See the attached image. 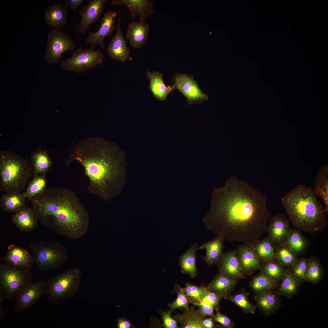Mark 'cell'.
I'll use <instances>...</instances> for the list:
<instances>
[{
	"label": "cell",
	"mask_w": 328,
	"mask_h": 328,
	"mask_svg": "<svg viewBox=\"0 0 328 328\" xmlns=\"http://www.w3.org/2000/svg\"><path fill=\"white\" fill-rule=\"evenodd\" d=\"M314 184V191L318 197L321 199L325 205L326 213L328 211V167L326 164L318 171Z\"/></svg>",
	"instance_id": "obj_29"
},
{
	"label": "cell",
	"mask_w": 328,
	"mask_h": 328,
	"mask_svg": "<svg viewBox=\"0 0 328 328\" xmlns=\"http://www.w3.org/2000/svg\"><path fill=\"white\" fill-rule=\"evenodd\" d=\"M257 294V304L264 313L271 314L278 307L279 302L278 297L271 290Z\"/></svg>",
	"instance_id": "obj_33"
},
{
	"label": "cell",
	"mask_w": 328,
	"mask_h": 328,
	"mask_svg": "<svg viewBox=\"0 0 328 328\" xmlns=\"http://www.w3.org/2000/svg\"><path fill=\"white\" fill-rule=\"evenodd\" d=\"M82 275L80 268L73 267L46 281L44 295L49 302L55 304L74 296L80 287Z\"/></svg>",
	"instance_id": "obj_7"
},
{
	"label": "cell",
	"mask_w": 328,
	"mask_h": 328,
	"mask_svg": "<svg viewBox=\"0 0 328 328\" xmlns=\"http://www.w3.org/2000/svg\"><path fill=\"white\" fill-rule=\"evenodd\" d=\"M2 303H0V322H2L3 320L5 314L7 312L6 309H4L2 306Z\"/></svg>",
	"instance_id": "obj_52"
},
{
	"label": "cell",
	"mask_w": 328,
	"mask_h": 328,
	"mask_svg": "<svg viewBox=\"0 0 328 328\" xmlns=\"http://www.w3.org/2000/svg\"><path fill=\"white\" fill-rule=\"evenodd\" d=\"M76 44L66 33L60 28L53 29L49 33L45 54L47 62L54 64L61 61L62 54L74 50Z\"/></svg>",
	"instance_id": "obj_10"
},
{
	"label": "cell",
	"mask_w": 328,
	"mask_h": 328,
	"mask_svg": "<svg viewBox=\"0 0 328 328\" xmlns=\"http://www.w3.org/2000/svg\"><path fill=\"white\" fill-rule=\"evenodd\" d=\"M25 192L20 193H4L0 197V205L5 211L15 213L26 206Z\"/></svg>",
	"instance_id": "obj_26"
},
{
	"label": "cell",
	"mask_w": 328,
	"mask_h": 328,
	"mask_svg": "<svg viewBox=\"0 0 328 328\" xmlns=\"http://www.w3.org/2000/svg\"><path fill=\"white\" fill-rule=\"evenodd\" d=\"M175 290L177 293L176 299L174 301L168 303V305L173 311L180 308L184 310L188 309L190 308L189 302L187 295L183 292L182 288L179 285L175 284Z\"/></svg>",
	"instance_id": "obj_44"
},
{
	"label": "cell",
	"mask_w": 328,
	"mask_h": 328,
	"mask_svg": "<svg viewBox=\"0 0 328 328\" xmlns=\"http://www.w3.org/2000/svg\"><path fill=\"white\" fill-rule=\"evenodd\" d=\"M198 243L193 244L187 251L179 257V266L181 272L192 278L197 275L196 261Z\"/></svg>",
	"instance_id": "obj_30"
},
{
	"label": "cell",
	"mask_w": 328,
	"mask_h": 328,
	"mask_svg": "<svg viewBox=\"0 0 328 328\" xmlns=\"http://www.w3.org/2000/svg\"><path fill=\"white\" fill-rule=\"evenodd\" d=\"M192 304L199 307L198 311L200 316L202 318L211 316L214 314V307L212 304L204 302L193 303Z\"/></svg>",
	"instance_id": "obj_48"
},
{
	"label": "cell",
	"mask_w": 328,
	"mask_h": 328,
	"mask_svg": "<svg viewBox=\"0 0 328 328\" xmlns=\"http://www.w3.org/2000/svg\"><path fill=\"white\" fill-rule=\"evenodd\" d=\"M308 266L305 281L314 284L319 283L323 275L322 266L317 258L311 257L307 259Z\"/></svg>",
	"instance_id": "obj_37"
},
{
	"label": "cell",
	"mask_w": 328,
	"mask_h": 328,
	"mask_svg": "<svg viewBox=\"0 0 328 328\" xmlns=\"http://www.w3.org/2000/svg\"><path fill=\"white\" fill-rule=\"evenodd\" d=\"M146 75L150 80L148 88L153 96L158 100H166L168 95L176 89L174 85L172 87L165 85L162 79L163 74L155 70L152 72L148 71Z\"/></svg>",
	"instance_id": "obj_25"
},
{
	"label": "cell",
	"mask_w": 328,
	"mask_h": 328,
	"mask_svg": "<svg viewBox=\"0 0 328 328\" xmlns=\"http://www.w3.org/2000/svg\"><path fill=\"white\" fill-rule=\"evenodd\" d=\"M237 280L230 279L218 273L208 285L207 289L225 298L230 295L237 283Z\"/></svg>",
	"instance_id": "obj_27"
},
{
	"label": "cell",
	"mask_w": 328,
	"mask_h": 328,
	"mask_svg": "<svg viewBox=\"0 0 328 328\" xmlns=\"http://www.w3.org/2000/svg\"><path fill=\"white\" fill-rule=\"evenodd\" d=\"M46 281L32 282L21 291L15 298L14 311L19 314L31 309L40 298L45 295Z\"/></svg>",
	"instance_id": "obj_11"
},
{
	"label": "cell",
	"mask_w": 328,
	"mask_h": 328,
	"mask_svg": "<svg viewBox=\"0 0 328 328\" xmlns=\"http://www.w3.org/2000/svg\"><path fill=\"white\" fill-rule=\"evenodd\" d=\"M31 159L34 176L39 174H45L53 165V162L49 156L48 151L42 150L40 147L32 153Z\"/></svg>",
	"instance_id": "obj_28"
},
{
	"label": "cell",
	"mask_w": 328,
	"mask_h": 328,
	"mask_svg": "<svg viewBox=\"0 0 328 328\" xmlns=\"http://www.w3.org/2000/svg\"><path fill=\"white\" fill-rule=\"evenodd\" d=\"M6 255L0 260L15 266L32 269L34 264L32 255L25 248L13 244L7 247Z\"/></svg>",
	"instance_id": "obj_20"
},
{
	"label": "cell",
	"mask_w": 328,
	"mask_h": 328,
	"mask_svg": "<svg viewBox=\"0 0 328 328\" xmlns=\"http://www.w3.org/2000/svg\"><path fill=\"white\" fill-rule=\"evenodd\" d=\"M236 253L244 274L251 275L260 268L261 261L254 251L252 245L246 244L240 245Z\"/></svg>",
	"instance_id": "obj_19"
},
{
	"label": "cell",
	"mask_w": 328,
	"mask_h": 328,
	"mask_svg": "<svg viewBox=\"0 0 328 328\" xmlns=\"http://www.w3.org/2000/svg\"><path fill=\"white\" fill-rule=\"evenodd\" d=\"M276 259L285 268H290L297 260L296 255L285 244L277 247Z\"/></svg>",
	"instance_id": "obj_40"
},
{
	"label": "cell",
	"mask_w": 328,
	"mask_h": 328,
	"mask_svg": "<svg viewBox=\"0 0 328 328\" xmlns=\"http://www.w3.org/2000/svg\"><path fill=\"white\" fill-rule=\"evenodd\" d=\"M252 246L255 254L263 262L276 259L274 247L267 237L258 240Z\"/></svg>",
	"instance_id": "obj_34"
},
{
	"label": "cell",
	"mask_w": 328,
	"mask_h": 328,
	"mask_svg": "<svg viewBox=\"0 0 328 328\" xmlns=\"http://www.w3.org/2000/svg\"><path fill=\"white\" fill-rule=\"evenodd\" d=\"M11 220L19 229L27 232L35 229L38 225V219L32 209L25 206L12 216Z\"/></svg>",
	"instance_id": "obj_23"
},
{
	"label": "cell",
	"mask_w": 328,
	"mask_h": 328,
	"mask_svg": "<svg viewBox=\"0 0 328 328\" xmlns=\"http://www.w3.org/2000/svg\"><path fill=\"white\" fill-rule=\"evenodd\" d=\"M173 311L170 310L167 311H161L160 313L163 322L162 326L165 328H178L177 323L175 319L171 316Z\"/></svg>",
	"instance_id": "obj_46"
},
{
	"label": "cell",
	"mask_w": 328,
	"mask_h": 328,
	"mask_svg": "<svg viewBox=\"0 0 328 328\" xmlns=\"http://www.w3.org/2000/svg\"><path fill=\"white\" fill-rule=\"evenodd\" d=\"M31 269L3 261L0 264V303L12 301L23 289L33 282Z\"/></svg>",
	"instance_id": "obj_6"
},
{
	"label": "cell",
	"mask_w": 328,
	"mask_h": 328,
	"mask_svg": "<svg viewBox=\"0 0 328 328\" xmlns=\"http://www.w3.org/2000/svg\"><path fill=\"white\" fill-rule=\"evenodd\" d=\"M107 0H90L80 10L79 14L80 21L75 30L79 34H84L90 25L99 19Z\"/></svg>",
	"instance_id": "obj_14"
},
{
	"label": "cell",
	"mask_w": 328,
	"mask_h": 328,
	"mask_svg": "<svg viewBox=\"0 0 328 328\" xmlns=\"http://www.w3.org/2000/svg\"><path fill=\"white\" fill-rule=\"evenodd\" d=\"M76 161L88 178L90 193L105 201L120 193L125 183V161L118 146L101 138H87L75 146L66 163Z\"/></svg>",
	"instance_id": "obj_2"
},
{
	"label": "cell",
	"mask_w": 328,
	"mask_h": 328,
	"mask_svg": "<svg viewBox=\"0 0 328 328\" xmlns=\"http://www.w3.org/2000/svg\"><path fill=\"white\" fill-rule=\"evenodd\" d=\"M277 285V283L260 274L254 277L250 286L254 292L258 293L272 290L276 287Z\"/></svg>",
	"instance_id": "obj_38"
},
{
	"label": "cell",
	"mask_w": 328,
	"mask_h": 328,
	"mask_svg": "<svg viewBox=\"0 0 328 328\" xmlns=\"http://www.w3.org/2000/svg\"><path fill=\"white\" fill-rule=\"evenodd\" d=\"M32 175L31 164L26 159L13 152H1L0 192L21 193L27 186L28 182Z\"/></svg>",
	"instance_id": "obj_5"
},
{
	"label": "cell",
	"mask_w": 328,
	"mask_h": 328,
	"mask_svg": "<svg viewBox=\"0 0 328 328\" xmlns=\"http://www.w3.org/2000/svg\"><path fill=\"white\" fill-rule=\"evenodd\" d=\"M29 200L38 220L55 233L75 240L87 231L89 214L70 189L50 187Z\"/></svg>",
	"instance_id": "obj_3"
},
{
	"label": "cell",
	"mask_w": 328,
	"mask_h": 328,
	"mask_svg": "<svg viewBox=\"0 0 328 328\" xmlns=\"http://www.w3.org/2000/svg\"><path fill=\"white\" fill-rule=\"evenodd\" d=\"M225 298L241 307L244 313L254 314L255 312V306L250 302L244 292L234 295H230Z\"/></svg>",
	"instance_id": "obj_41"
},
{
	"label": "cell",
	"mask_w": 328,
	"mask_h": 328,
	"mask_svg": "<svg viewBox=\"0 0 328 328\" xmlns=\"http://www.w3.org/2000/svg\"><path fill=\"white\" fill-rule=\"evenodd\" d=\"M211 199L203 222L217 236L253 245L266 230L271 218L266 197L236 176L229 178L223 187L215 186Z\"/></svg>",
	"instance_id": "obj_1"
},
{
	"label": "cell",
	"mask_w": 328,
	"mask_h": 328,
	"mask_svg": "<svg viewBox=\"0 0 328 328\" xmlns=\"http://www.w3.org/2000/svg\"><path fill=\"white\" fill-rule=\"evenodd\" d=\"M149 30V24L144 21L132 22L128 24L126 36L133 48L139 49L145 44Z\"/></svg>",
	"instance_id": "obj_22"
},
{
	"label": "cell",
	"mask_w": 328,
	"mask_h": 328,
	"mask_svg": "<svg viewBox=\"0 0 328 328\" xmlns=\"http://www.w3.org/2000/svg\"><path fill=\"white\" fill-rule=\"evenodd\" d=\"M285 243L296 255L304 253L307 248L308 243L297 230H292Z\"/></svg>",
	"instance_id": "obj_35"
},
{
	"label": "cell",
	"mask_w": 328,
	"mask_h": 328,
	"mask_svg": "<svg viewBox=\"0 0 328 328\" xmlns=\"http://www.w3.org/2000/svg\"><path fill=\"white\" fill-rule=\"evenodd\" d=\"M218 265L219 273L228 278L237 281L246 278L240 266L235 251L223 253Z\"/></svg>",
	"instance_id": "obj_18"
},
{
	"label": "cell",
	"mask_w": 328,
	"mask_h": 328,
	"mask_svg": "<svg viewBox=\"0 0 328 328\" xmlns=\"http://www.w3.org/2000/svg\"><path fill=\"white\" fill-rule=\"evenodd\" d=\"M260 269L261 274L277 283L282 281L288 272L285 268L277 259L263 262Z\"/></svg>",
	"instance_id": "obj_32"
},
{
	"label": "cell",
	"mask_w": 328,
	"mask_h": 328,
	"mask_svg": "<svg viewBox=\"0 0 328 328\" xmlns=\"http://www.w3.org/2000/svg\"><path fill=\"white\" fill-rule=\"evenodd\" d=\"M47 180L45 174L35 176L28 184L25 192L29 200L42 193L46 189Z\"/></svg>",
	"instance_id": "obj_39"
},
{
	"label": "cell",
	"mask_w": 328,
	"mask_h": 328,
	"mask_svg": "<svg viewBox=\"0 0 328 328\" xmlns=\"http://www.w3.org/2000/svg\"><path fill=\"white\" fill-rule=\"evenodd\" d=\"M282 201L289 220L298 229L314 233L325 228L326 210L311 187L299 185L284 196Z\"/></svg>",
	"instance_id": "obj_4"
},
{
	"label": "cell",
	"mask_w": 328,
	"mask_h": 328,
	"mask_svg": "<svg viewBox=\"0 0 328 328\" xmlns=\"http://www.w3.org/2000/svg\"><path fill=\"white\" fill-rule=\"evenodd\" d=\"M68 9L59 2H54L44 12V20L49 27L55 29L67 24Z\"/></svg>",
	"instance_id": "obj_21"
},
{
	"label": "cell",
	"mask_w": 328,
	"mask_h": 328,
	"mask_svg": "<svg viewBox=\"0 0 328 328\" xmlns=\"http://www.w3.org/2000/svg\"><path fill=\"white\" fill-rule=\"evenodd\" d=\"M172 81L176 89H177L187 99L189 104H200L208 100V96L199 88L197 81L192 76L175 73Z\"/></svg>",
	"instance_id": "obj_12"
},
{
	"label": "cell",
	"mask_w": 328,
	"mask_h": 328,
	"mask_svg": "<svg viewBox=\"0 0 328 328\" xmlns=\"http://www.w3.org/2000/svg\"><path fill=\"white\" fill-rule=\"evenodd\" d=\"M202 317L193 306L182 313L175 315L173 318L183 328H205L200 322Z\"/></svg>",
	"instance_id": "obj_31"
},
{
	"label": "cell",
	"mask_w": 328,
	"mask_h": 328,
	"mask_svg": "<svg viewBox=\"0 0 328 328\" xmlns=\"http://www.w3.org/2000/svg\"><path fill=\"white\" fill-rule=\"evenodd\" d=\"M216 313L213 314L211 317L214 321L220 323L224 327L231 328L234 327V324L232 320L226 315L221 313L218 308L215 307Z\"/></svg>",
	"instance_id": "obj_45"
},
{
	"label": "cell",
	"mask_w": 328,
	"mask_h": 328,
	"mask_svg": "<svg viewBox=\"0 0 328 328\" xmlns=\"http://www.w3.org/2000/svg\"><path fill=\"white\" fill-rule=\"evenodd\" d=\"M84 0H65L64 2L66 6L70 10L76 11Z\"/></svg>",
	"instance_id": "obj_49"
},
{
	"label": "cell",
	"mask_w": 328,
	"mask_h": 328,
	"mask_svg": "<svg viewBox=\"0 0 328 328\" xmlns=\"http://www.w3.org/2000/svg\"><path fill=\"white\" fill-rule=\"evenodd\" d=\"M182 289L183 292L187 295L189 302L192 303L200 302L207 290V288L189 283L186 284V286Z\"/></svg>",
	"instance_id": "obj_42"
},
{
	"label": "cell",
	"mask_w": 328,
	"mask_h": 328,
	"mask_svg": "<svg viewBox=\"0 0 328 328\" xmlns=\"http://www.w3.org/2000/svg\"><path fill=\"white\" fill-rule=\"evenodd\" d=\"M121 16L120 15L118 23L115 26L116 33L108 45L107 50L111 59L125 62L127 60H132L133 58L130 56L131 52L121 29Z\"/></svg>",
	"instance_id": "obj_16"
},
{
	"label": "cell",
	"mask_w": 328,
	"mask_h": 328,
	"mask_svg": "<svg viewBox=\"0 0 328 328\" xmlns=\"http://www.w3.org/2000/svg\"><path fill=\"white\" fill-rule=\"evenodd\" d=\"M117 327L118 328H132L134 327L129 319L124 317L118 318L117 321Z\"/></svg>",
	"instance_id": "obj_50"
},
{
	"label": "cell",
	"mask_w": 328,
	"mask_h": 328,
	"mask_svg": "<svg viewBox=\"0 0 328 328\" xmlns=\"http://www.w3.org/2000/svg\"><path fill=\"white\" fill-rule=\"evenodd\" d=\"M34 259V264L42 272L58 269L67 261L66 248L59 243L48 240H39L30 244Z\"/></svg>",
	"instance_id": "obj_8"
},
{
	"label": "cell",
	"mask_w": 328,
	"mask_h": 328,
	"mask_svg": "<svg viewBox=\"0 0 328 328\" xmlns=\"http://www.w3.org/2000/svg\"><path fill=\"white\" fill-rule=\"evenodd\" d=\"M200 322L205 328H214V324L212 317L204 318L201 317Z\"/></svg>",
	"instance_id": "obj_51"
},
{
	"label": "cell",
	"mask_w": 328,
	"mask_h": 328,
	"mask_svg": "<svg viewBox=\"0 0 328 328\" xmlns=\"http://www.w3.org/2000/svg\"><path fill=\"white\" fill-rule=\"evenodd\" d=\"M282 281L278 290L279 294L289 298L298 293L300 282L290 273L285 274Z\"/></svg>",
	"instance_id": "obj_36"
},
{
	"label": "cell",
	"mask_w": 328,
	"mask_h": 328,
	"mask_svg": "<svg viewBox=\"0 0 328 328\" xmlns=\"http://www.w3.org/2000/svg\"><path fill=\"white\" fill-rule=\"evenodd\" d=\"M104 54L100 50H95L90 46L88 49L77 48L71 56L61 62L62 69L68 72L81 73L93 69L102 64Z\"/></svg>",
	"instance_id": "obj_9"
},
{
	"label": "cell",
	"mask_w": 328,
	"mask_h": 328,
	"mask_svg": "<svg viewBox=\"0 0 328 328\" xmlns=\"http://www.w3.org/2000/svg\"><path fill=\"white\" fill-rule=\"evenodd\" d=\"M270 220L266 228L267 237L274 246L277 247L285 243L292 230L290 220L283 214L277 215Z\"/></svg>",
	"instance_id": "obj_13"
},
{
	"label": "cell",
	"mask_w": 328,
	"mask_h": 328,
	"mask_svg": "<svg viewBox=\"0 0 328 328\" xmlns=\"http://www.w3.org/2000/svg\"><path fill=\"white\" fill-rule=\"evenodd\" d=\"M112 4L123 5L128 9L132 19L138 16L140 21H144L155 12L153 2L151 0H113Z\"/></svg>",
	"instance_id": "obj_17"
},
{
	"label": "cell",
	"mask_w": 328,
	"mask_h": 328,
	"mask_svg": "<svg viewBox=\"0 0 328 328\" xmlns=\"http://www.w3.org/2000/svg\"><path fill=\"white\" fill-rule=\"evenodd\" d=\"M308 266L307 259L304 258L297 260L289 268L290 273L300 282L305 281Z\"/></svg>",
	"instance_id": "obj_43"
},
{
	"label": "cell",
	"mask_w": 328,
	"mask_h": 328,
	"mask_svg": "<svg viewBox=\"0 0 328 328\" xmlns=\"http://www.w3.org/2000/svg\"><path fill=\"white\" fill-rule=\"evenodd\" d=\"M221 297L220 295L207 289L200 302H206L218 308L219 301Z\"/></svg>",
	"instance_id": "obj_47"
},
{
	"label": "cell",
	"mask_w": 328,
	"mask_h": 328,
	"mask_svg": "<svg viewBox=\"0 0 328 328\" xmlns=\"http://www.w3.org/2000/svg\"><path fill=\"white\" fill-rule=\"evenodd\" d=\"M224 240L221 237L217 236L214 239L204 242L200 247H198V250H205L206 254L202 259L208 266L218 265L223 253Z\"/></svg>",
	"instance_id": "obj_24"
},
{
	"label": "cell",
	"mask_w": 328,
	"mask_h": 328,
	"mask_svg": "<svg viewBox=\"0 0 328 328\" xmlns=\"http://www.w3.org/2000/svg\"><path fill=\"white\" fill-rule=\"evenodd\" d=\"M117 12L109 11L106 13L101 21V24L99 29L94 32L88 31V35L87 37L86 43L91 46L94 48L96 45H99L104 50V39L107 36H111L115 28L114 25Z\"/></svg>",
	"instance_id": "obj_15"
}]
</instances>
